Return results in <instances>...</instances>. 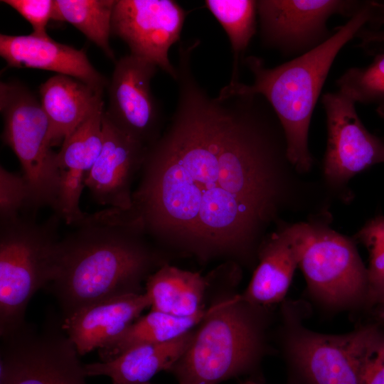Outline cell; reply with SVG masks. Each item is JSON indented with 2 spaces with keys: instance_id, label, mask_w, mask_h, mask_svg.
<instances>
[{
  "instance_id": "cell-34",
  "label": "cell",
  "mask_w": 384,
  "mask_h": 384,
  "mask_svg": "<svg viewBox=\"0 0 384 384\" xmlns=\"http://www.w3.org/2000/svg\"><path fill=\"white\" fill-rule=\"evenodd\" d=\"M147 384H152V383H147Z\"/></svg>"
},
{
  "instance_id": "cell-33",
  "label": "cell",
  "mask_w": 384,
  "mask_h": 384,
  "mask_svg": "<svg viewBox=\"0 0 384 384\" xmlns=\"http://www.w3.org/2000/svg\"><path fill=\"white\" fill-rule=\"evenodd\" d=\"M242 384H260V383H256V382H254V381H251V380H248V381H246Z\"/></svg>"
},
{
  "instance_id": "cell-21",
  "label": "cell",
  "mask_w": 384,
  "mask_h": 384,
  "mask_svg": "<svg viewBox=\"0 0 384 384\" xmlns=\"http://www.w3.org/2000/svg\"><path fill=\"white\" fill-rule=\"evenodd\" d=\"M208 289L207 274L166 263L145 282L151 310L186 317L203 311Z\"/></svg>"
},
{
  "instance_id": "cell-30",
  "label": "cell",
  "mask_w": 384,
  "mask_h": 384,
  "mask_svg": "<svg viewBox=\"0 0 384 384\" xmlns=\"http://www.w3.org/2000/svg\"><path fill=\"white\" fill-rule=\"evenodd\" d=\"M361 38L359 47L368 53H384V29L364 28L358 36Z\"/></svg>"
},
{
  "instance_id": "cell-19",
  "label": "cell",
  "mask_w": 384,
  "mask_h": 384,
  "mask_svg": "<svg viewBox=\"0 0 384 384\" xmlns=\"http://www.w3.org/2000/svg\"><path fill=\"white\" fill-rule=\"evenodd\" d=\"M41 106L50 124L51 146L62 145L102 102V92L73 78L57 74L39 87Z\"/></svg>"
},
{
  "instance_id": "cell-8",
  "label": "cell",
  "mask_w": 384,
  "mask_h": 384,
  "mask_svg": "<svg viewBox=\"0 0 384 384\" xmlns=\"http://www.w3.org/2000/svg\"><path fill=\"white\" fill-rule=\"evenodd\" d=\"M299 267L312 297L332 309L368 306V282L354 241L318 221L308 222Z\"/></svg>"
},
{
  "instance_id": "cell-5",
  "label": "cell",
  "mask_w": 384,
  "mask_h": 384,
  "mask_svg": "<svg viewBox=\"0 0 384 384\" xmlns=\"http://www.w3.org/2000/svg\"><path fill=\"white\" fill-rule=\"evenodd\" d=\"M60 218L38 223L19 216L0 223V335L21 327L35 293L50 282Z\"/></svg>"
},
{
  "instance_id": "cell-10",
  "label": "cell",
  "mask_w": 384,
  "mask_h": 384,
  "mask_svg": "<svg viewBox=\"0 0 384 384\" xmlns=\"http://www.w3.org/2000/svg\"><path fill=\"white\" fill-rule=\"evenodd\" d=\"M257 2L262 44L284 56L302 55L330 38L327 21L334 15L353 17L367 1L260 0Z\"/></svg>"
},
{
  "instance_id": "cell-2",
  "label": "cell",
  "mask_w": 384,
  "mask_h": 384,
  "mask_svg": "<svg viewBox=\"0 0 384 384\" xmlns=\"http://www.w3.org/2000/svg\"><path fill=\"white\" fill-rule=\"evenodd\" d=\"M59 240L46 287L63 319L107 298L144 293L142 284L171 259L124 210L109 208L85 217Z\"/></svg>"
},
{
  "instance_id": "cell-4",
  "label": "cell",
  "mask_w": 384,
  "mask_h": 384,
  "mask_svg": "<svg viewBox=\"0 0 384 384\" xmlns=\"http://www.w3.org/2000/svg\"><path fill=\"white\" fill-rule=\"evenodd\" d=\"M207 276L213 296L206 314L169 370L178 384H220L250 373L266 351L267 307L237 292L242 267L223 262Z\"/></svg>"
},
{
  "instance_id": "cell-23",
  "label": "cell",
  "mask_w": 384,
  "mask_h": 384,
  "mask_svg": "<svg viewBox=\"0 0 384 384\" xmlns=\"http://www.w3.org/2000/svg\"><path fill=\"white\" fill-rule=\"evenodd\" d=\"M115 2L116 0H55L52 20L70 23L114 60L110 38Z\"/></svg>"
},
{
  "instance_id": "cell-22",
  "label": "cell",
  "mask_w": 384,
  "mask_h": 384,
  "mask_svg": "<svg viewBox=\"0 0 384 384\" xmlns=\"http://www.w3.org/2000/svg\"><path fill=\"white\" fill-rule=\"evenodd\" d=\"M207 309L208 306L203 311L186 317L151 310L139 316L118 337L98 349L100 361H109L136 346L176 339L198 326Z\"/></svg>"
},
{
  "instance_id": "cell-20",
  "label": "cell",
  "mask_w": 384,
  "mask_h": 384,
  "mask_svg": "<svg viewBox=\"0 0 384 384\" xmlns=\"http://www.w3.org/2000/svg\"><path fill=\"white\" fill-rule=\"evenodd\" d=\"M194 329L169 342L136 346L109 361L85 364V373L107 376L112 384L151 383L158 373L169 372L188 348Z\"/></svg>"
},
{
  "instance_id": "cell-26",
  "label": "cell",
  "mask_w": 384,
  "mask_h": 384,
  "mask_svg": "<svg viewBox=\"0 0 384 384\" xmlns=\"http://www.w3.org/2000/svg\"><path fill=\"white\" fill-rule=\"evenodd\" d=\"M369 254L368 307L384 303V215L369 220L356 235Z\"/></svg>"
},
{
  "instance_id": "cell-29",
  "label": "cell",
  "mask_w": 384,
  "mask_h": 384,
  "mask_svg": "<svg viewBox=\"0 0 384 384\" xmlns=\"http://www.w3.org/2000/svg\"><path fill=\"white\" fill-rule=\"evenodd\" d=\"M361 384H384V332L380 329L366 362Z\"/></svg>"
},
{
  "instance_id": "cell-14",
  "label": "cell",
  "mask_w": 384,
  "mask_h": 384,
  "mask_svg": "<svg viewBox=\"0 0 384 384\" xmlns=\"http://www.w3.org/2000/svg\"><path fill=\"white\" fill-rule=\"evenodd\" d=\"M101 152L85 181L92 198L101 206L128 210L132 204V183L139 174L146 146L102 119Z\"/></svg>"
},
{
  "instance_id": "cell-17",
  "label": "cell",
  "mask_w": 384,
  "mask_h": 384,
  "mask_svg": "<svg viewBox=\"0 0 384 384\" xmlns=\"http://www.w3.org/2000/svg\"><path fill=\"white\" fill-rule=\"evenodd\" d=\"M0 55L9 68H36L78 80L97 92L109 82L90 62L84 49L57 42L49 36L0 35Z\"/></svg>"
},
{
  "instance_id": "cell-15",
  "label": "cell",
  "mask_w": 384,
  "mask_h": 384,
  "mask_svg": "<svg viewBox=\"0 0 384 384\" xmlns=\"http://www.w3.org/2000/svg\"><path fill=\"white\" fill-rule=\"evenodd\" d=\"M307 231L308 222H282L267 235L259 247L251 280L241 294L245 301L267 307L284 299L299 267Z\"/></svg>"
},
{
  "instance_id": "cell-9",
  "label": "cell",
  "mask_w": 384,
  "mask_h": 384,
  "mask_svg": "<svg viewBox=\"0 0 384 384\" xmlns=\"http://www.w3.org/2000/svg\"><path fill=\"white\" fill-rule=\"evenodd\" d=\"M55 316L1 337L0 384H87L85 364Z\"/></svg>"
},
{
  "instance_id": "cell-32",
  "label": "cell",
  "mask_w": 384,
  "mask_h": 384,
  "mask_svg": "<svg viewBox=\"0 0 384 384\" xmlns=\"http://www.w3.org/2000/svg\"><path fill=\"white\" fill-rule=\"evenodd\" d=\"M379 307L380 309L381 316H383V318H384V303L381 304L380 306H379Z\"/></svg>"
},
{
  "instance_id": "cell-25",
  "label": "cell",
  "mask_w": 384,
  "mask_h": 384,
  "mask_svg": "<svg viewBox=\"0 0 384 384\" xmlns=\"http://www.w3.org/2000/svg\"><path fill=\"white\" fill-rule=\"evenodd\" d=\"M338 91L355 103L375 104L384 107V53L375 55L364 68H351L336 81Z\"/></svg>"
},
{
  "instance_id": "cell-3",
  "label": "cell",
  "mask_w": 384,
  "mask_h": 384,
  "mask_svg": "<svg viewBox=\"0 0 384 384\" xmlns=\"http://www.w3.org/2000/svg\"><path fill=\"white\" fill-rule=\"evenodd\" d=\"M383 24L384 1L367 0L364 7L336 27L325 42L292 60L270 68L258 57L245 58L243 63L252 74V83H228L219 93L262 96L282 127L290 162L299 174H305L313 164L308 146L311 119L336 57L363 29H378Z\"/></svg>"
},
{
  "instance_id": "cell-16",
  "label": "cell",
  "mask_w": 384,
  "mask_h": 384,
  "mask_svg": "<svg viewBox=\"0 0 384 384\" xmlns=\"http://www.w3.org/2000/svg\"><path fill=\"white\" fill-rule=\"evenodd\" d=\"M104 112L102 102L63 141L57 153L60 183L53 210L68 225H77L86 215L80 208V198L102 147Z\"/></svg>"
},
{
  "instance_id": "cell-24",
  "label": "cell",
  "mask_w": 384,
  "mask_h": 384,
  "mask_svg": "<svg viewBox=\"0 0 384 384\" xmlns=\"http://www.w3.org/2000/svg\"><path fill=\"white\" fill-rule=\"evenodd\" d=\"M205 5L226 33L233 62L229 84L240 82V63L256 33L257 2L253 0H206Z\"/></svg>"
},
{
  "instance_id": "cell-28",
  "label": "cell",
  "mask_w": 384,
  "mask_h": 384,
  "mask_svg": "<svg viewBox=\"0 0 384 384\" xmlns=\"http://www.w3.org/2000/svg\"><path fill=\"white\" fill-rule=\"evenodd\" d=\"M55 0H4L22 16L32 26V34L39 36H48L47 25L53 17Z\"/></svg>"
},
{
  "instance_id": "cell-1",
  "label": "cell",
  "mask_w": 384,
  "mask_h": 384,
  "mask_svg": "<svg viewBox=\"0 0 384 384\" xmlns=\"http://www.w3.org/2000/svg\"><path fill=\"white\" fill-rule=\"evenodd\" d=\"M194 52L178 50L176 108L146 147L126 212L171 260L255 269L268 230L292 203L299 172L267 101L210 95L193 72Z\"/></svg>"
},
{
  "instance_id": "cell-6",
  "label": "cell",
  "mask_w": 384,
  "mask_h": 384,
  "mask_svg": "<svg viewBox=\"0 0 384 384\" xmlns=\"http://www.w3.org/2000/svg\"><path fill=\"white\" fill-rule=\"evenodd\" d=\"M2 141L18 158L28 185V209L55 208L60 183L57 153L49 140L50 124L40 100L17 81L0 83Z\"/></svg>"
},
{
  "instance_id": "cell-27",
  "label": "cell",
  "mask_w": 384,
  "mask_h": 384,
  "mask_svg": "<svg viewBox=\"0 0 384 384\" xmlns=\"http://www.w3.org/2000/svg\"><path fill=\"white\" fill-rule=\"evenodd\" d=\"M29 191L23 175L0 168V223L20 216L28 208Z\"/></svg>"
},
{
  "instance_id": "cell-7",
  "label": "cell",
  "mask_w": 384,
  "mask_h": 384,
  "mask_svg": "<svg viewBox=\"0 0 384 384\" xmlns=\"http://www.w3.org/2000/svg\"><path fill=\"white\" fill-rule=\"evenodd\" d=\"M283 312L285 356L298 383L361 384L366 362L380 331L376 325L345 334H325L303 326L288 309Z\"/></svg>"
},
{
  "instance_id": "cell-31",
  "label": "cell",
  "mask_w": 384,
  "mask_h": 384,
  "mask_svg": "<svg viewBox=\"0 0 384 384\" xmlns=\"http://www.w3.org/2000/svg\"><path fill=\"white\" fill-rule=\"evenodd\" d=\"M377 112L381 117L384 118V107L378 108Z\"/></svg>"
},
{
  "instance_id": "cell-18",
  "label": "cell",
  "mask_w": 384,
  "mask_h": 384,
  "mask_svg": "<svg viewBox=\"0 0 384 384\" xmlns=\"http://www.w3.org/2000/svg\"><path fill=\"white\" fill-rule=\"evenodd\" d=\"M149 307L145 292L116 296L89 304L63 319V328L82 356L118 337Z\"/></svg>"
},
{
  "instance_id": "cell-13",
  "label": "cell",
  "mask_w": 384,
  "mask_h": 384,
  "mask_svg": "<svg viewBox=\"0 0 384 384\" xmlns=\"http://www.w3.org/2000/svg\"><path fill=\"white\" fill-rule=\"evenodd\" d=\"M157 68L129 53L116 61L107 87L105 116L117 129L146 147L163 132L162 111L151 89Z\"/></svg>"
},
{
  "instance_id": "cell-12",
  "label": "cell",
  "mask_w": 384,
  "mask_h": 384,
  "mask_svg": "<svg viewBox=\"0 0 384 384\" xmlns=\"http://www.w3.org/2000/svg\"><path fill=\"white\" fill-rule=\"evenodd\" d=\"M322 103L328 130L323 169L329 186H344L356 174L384 163V139L365 127L351 98L338 90L326 93Z\"/></svg>"
},
{
  "instance_id": "cell-11",
  "label": "cell",
  "mask_w": 384,
  "mask_h": 384,
  "mask_svg": "<svg viewBox=\"0 0 384 384\" xmlns=\"http://www.w3.org/2000/svg\"><path fill=\"white\" fill-rule=\"evenodd\" d=\"M187 11L173 0H117L112 35L122 40L130 54L148 61L176 80L169 50L179 41Z\"/></svg>"
}]
</instances>
